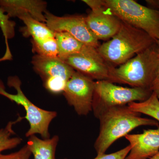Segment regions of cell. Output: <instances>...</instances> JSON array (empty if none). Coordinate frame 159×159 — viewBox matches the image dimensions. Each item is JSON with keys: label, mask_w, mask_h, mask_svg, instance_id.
Segmentation results:
<instances>
[{"label": "cell", "mask_w": 159, "mask_h": 159, "mask_svg": "<svg viewBox=\"0 0 159 159\" xmlns=\"http://www.w3.org/2000/svg\"><path fill=\"white\" fill-rule=\"evenodd\" d=\"M130 149L131 146L129 145L125 148L114 153L97 155V157L94 159H125Z\"/></svg>", "instance_id": "obj_22"}, {"label": "cell", "mask_w": 159, "mask_h": 159, "mask_svg": "<svg viewBox=\"0 0 159 159\" xmlns=\"http://www.w3.org/2000/svg\"><path fill=\"white\" fill-rule=\"evenodd\" d=\"M33 49L37 55L48 57H58V48L55 37L33 40Z\"/></svg>", "instance_id": "obj_20"}, {"label": "cell", "mask_w": 159, "mask_h": 159, "mask_svg": "<svg viewBox=\"0 0 159 159\" xmlns=\"http://www.w3.org/2000/svg\"><path fill=\"white\" fill-rule=\"evenodd\" d=\"M9 18L8 15L5 14V12L0 9V28L2 31L6 44V53L4 56L0 58V62L4 61L10 60L12 59V55L9 49L8 40L14 37L15 23L9 20Z\"/></svg>", "instance_id": "obj_19"}, {"label": "cell", "mask_w": 159, "mask_h": 159, "mask_svg": "<svg viewBox=\"0 0 159 159\" xmlns=\"http://www.w3.org/2000/svg\"><path fill=\"white\" fill-rule=\"evenodd\" d=\"M146 2L148 4V5L153 7V8H158L159 9V1H146Z\"/></svg>", "instance_id": "obj_24"}, {"label": "cell", "mask_w": 159, "mask_h": 159, "mask_svg": "<svg viewBox=\"0 0 159 159\" xmlns=\"http://www.w3.org/2000/svg\"><path fill=\"white\" fill-rule=\"evenodd\" d=\"M7 84L9 87L13 88L16 90V93L12 94L6 92L5 86L0 79V95L22 106L25 109L26 116L24 118L27 119L30 125V128L26 133V137L29 138L39 134L43 139H50L49 126L52 120L57 117V112L45 110L33 104L22 90L21 82L17 76L8 77Z\"/></svg>", "instance_id": "obj_4"}, {"label": "cell", "mask_w": 159, "mask_h": 159, "mask_svg": "<svg viewBox=\"0 0 159 159\" xmlns=\"http://www.w3.org/2000/svg\"><path fill=\"white\" fill-rule=\"evenodd\" d=\"M59 137L55 135L49 139H40L35 135L29 137L27 145L34 159H56L55 152Z\"/></svg>", "instance_id": "obj_14"}, {"label": "cell", "mask_w": 159, "mask_h": 159, "mask_svg": "<svg viewBox=\"0 0 159 159\" xmlns=\"http://www.w3.org/2000/svg\"><path fill=\"white\" fill-rule=\"evenodd\" d=\"M128 106L132 110L151 117L159 123V99L154 93L145 101L130 102Z\"/></svg>", "instance_id": "obj_17"}, {"label": "cell", "mask_w": 159, "mask_h": 159, "mask_svg": "<svg viewBox=\"0 0 159 159\" xmlns=\"http://www.w3.org/2000/svg\"><path fill=\"white\" fill-rule=\"evenodd\" d=\"M31 152L27 145L23 146L19 150L9 154L0 153V159H30Z\"/></svg>", "instance_id": "obj_21"}, {"label": "cell", "mask_w": 159, "mask_h": 159, "mask_svg": "<svg viewBox=\"0 0 159 159\" xmlns=\"http://www.w3.org/2000/svg\"><path fill=\"white\" fill-rule=\"evenodd\" d=\"M19 18L25 24V27L21 31L25 36H31L33 40H41L54 37V32L45 23L39 21L29 15H25Z\"/></svg>", "instance_id": "obj_15"}, {"label": "cell", "mask_w": 159, "mask_h": 159, "mask_svg": "<svg viewBox=\"0 0 159 159\" xmlns=\"http://www.w3.org/2000/svg\"><path fill=\"white\" fill-rule=\"evenodd\" d=\"M32 64L41 77L46 89L53 94L63 93L67 82L75 71L58 57L34 55Z\"/></svg>", "instance_id": "obj_7"}, {"label": "cell", "mask_w": 159, "mask_h": 159, "mask_svg": "<svg viewBox=\"0 0 159 159\" xmlns=\"http://www.w3.org/2000/svg\"><path fill=\"white\" fill-rule=\"evenodd\" d=\"M152 93L147 89L124 87L107 80H97L95 82L92 111L98 119L108 109L145 101Z\"/></svg>", "instance_id": "obj_5"}, {"label": "cell", "mask_w": 159, "mask_h": 159, "mask_svg": "<svg viewBox=\"0 0 159 159\" xmlns=\"http://www.w3.org/2000/svg\"><path fill=\"white\" fill-rule=\"evenodd\" d=\"M54 37L58 48L57 57L62 61L78 53L84 45L67 32H54Z\"/></svg>", "instance_id": "obj_16"}, {"label": "cell", "mask_w": 159, "mask_h": 159, "mask_svg": "<svg viewBox=\"0 0 159 159\" xmlns=\"http://www.w3.org/2000/svg\"><path fill=\"white\" fill-rule=\"evenodd\" d=\"M131 149L125 159H148L159 152V127L125 137Z\"/></svg>", "instance_id": "obj_12"}, {"label": "cell", "mask_w": 159, "mask_h": 159, "mask_svg": "<svg viewBox=\"0 0 159 159\" xmlns=\"http://www.w3.org/2000/svg\"><path fill=\"white\" fill-rule=\"evenodd\" d=\"M141 114L131 109L128 105L108 109L99 117V135L94 144L97 155L105 153L116 140L125 137L137 127L142 125L158 126L154 119L142 118Z\"/></svg>", "instance_id": "obj_1"}, {"label": "cell", "mask_w": 159, "mask_h": 159, "mask_svg": "<svg viewBox=\"0 0 159 159\" xmlns=\"http://www.w3.org/2000/svg\"><path fill=\"white\" fill-rule=\"evenodd\" d=\"M156 49L157 52L159 54V37L157 39L156 41Z\"/></svg>", "instance_id": "obj_25"}, {"label": "cell", "mask_w": 159, "mask_h": 159, "mask_svg": "<svg viewBox=\"0 0 159 159\" xmlns=\"http://www.w3.org/2000/svg\"><path fill=\"white\" fill-rule=\"evenodd\" d=\"M104 5L120 20L145 31L155 41L159 37V10L133 0H103Z\"/></svg>", "instance_id": "obj_6"}, {"label": "cell", "mask_w": 159, "mask_h": 159, "mask_svg": "<svg viewBox=\"0 0 159 159\" xmlns=\"http://www.w3.org/2000/svg\"><path fill=\"white\" fill-rule=\"evenodd\" d=\"M150 90L154 93L159 99V64L156 74L151 86Z\"/></svg>", "instance_id": "obj_23"}, {"label": "cell", "mask_w": 159, "mask_h": 159, "mask_svg": "<svg viewBox=\"0 0 159 159\" xmlns=\"http://www.w3.org/2000/svg\"><path fill=\"white\" fill-rule=\"evenodd\" d=\"M148 159H159V152L156 154L155 155Z\"/></svg>", "instance_id": "obj_26"}, {"label": "cell", "mask_w": 159, "mask_h": 159, "mask_svg": "<svg viewBox=\"0 0 159 159\" xmlns=\"http://www.w3.org/2000/svg\"><path fill=\"white\" fill-rule=\"evenodd\" d=\"M95 82L75 71L66 84L64 96L79 116H87L92 111Z\"/></svg>", "instance_id": "obj_9"}, {"label": "cell", "mask_w": 159, "mask_h": 159, "mask_svg": "<svg viewBox=\"0 0 159 159\" xmlns=\"http://www.w3.org/2000/svg\"><path fill=\"white\" fill-rule=\"evenodd\" d=\"M159 64L155 43L117 67H112L108 81L150 90Z\"/></svg>", "instance_id": "obj_3"}, {"label": "cell", "mask_w": 159, "mask_h": 159, "mask_svg": "<svg viewBox=\"0 0 159 159\" xmlns=\"http://www.w3.org/2000/svg\"><path fill=\"white\" fill-rule=\"evenodd\" d=\"M92 9L85 17L89 29L98 40L111 39L121 26L120 20L106 7L103 0H84Z\"/></svg>", "instance_id": "obj_10"}, {"label": "cell", "mask_w": 159, "mask_h": 159, "mask_svg": "<svg viewBox=\"0 0 159 159\" xmlns=\"http://www.w3.org/2000/svg\"><path fill=\"white\" fill-rule=\"evenodd\" d=\"M47 2L40 0H0V9L9 17L19 18L29 15L39 21L46 23Z\"/></svg>", "instance_id": "obj_13"}, {"label": "cell", "mask_w": 159, "mask_h": 159, "mask_svg": "<svg viewBox=\"0 0 159 159\" xmlns=\"http://www.w3.org/2000/svg\"><path fill=\"white\" fill-rule=\"evenodd\" d=\"M63 61L74 70L96 81H108L113 67L100 55L97 48L85 45L78 53L71 55Z\"/></svg>", "instance_id": "obj_8"}, {"label": "cell", "mask_w": 159, "mask_h": 159, "mask_svg": "<svg viewBox=\"0 0 159 159\" xmlns=\"http://www.w3.org/2000/svg\"></svg>", "instance_id": "obj_27"}, {"label": "cell", "mask_w": 159, "mask_h": 159, "mask_svg": "<svg viewBox=\"0 0 159 159\" xmlns=\"http://www.w3.org/2000/svg\"><path fill=\"white\" fill-rule=\"evenodd\" d=\"M145 31L122 21L116 34L97 48L110 65L116 67L155 44Z\"/></svg>", "instance_id": "obj_2"}, {"label": "cell", "mask_w": 159, "mask_h": 159, "mask_svg": "<svg viewBox=\"0 0 159 159\" xmlns=\"http://www.w3.org/2000/svg\"><path fill=\"white\" fill-rule=\"evenodd\" d=\"M46 24L54 32H66L85 45L99 47V40L89 29L85 17L82 16H58L46 11Z\"/></svg>", "instance_id": "obj_11"}, {"label": "cell", "mask_w": 159, "mask_h": 159, "mask_svg": "<svg viewBox=\"0 0 159 159\" xmlns=\"http://www.w3.org/2000/svg\"><path fill=\"white\" fill-rule=\"evenodd\" d=\"M24 118L19 116L16 120L10 121L5 127L0 129V153L4 151L16 148L22 142L23 139L20 137L11 136L16 134L13 125L20 122Z\"/></svg>", "instance_id": "obj_18"}]
</instances>
